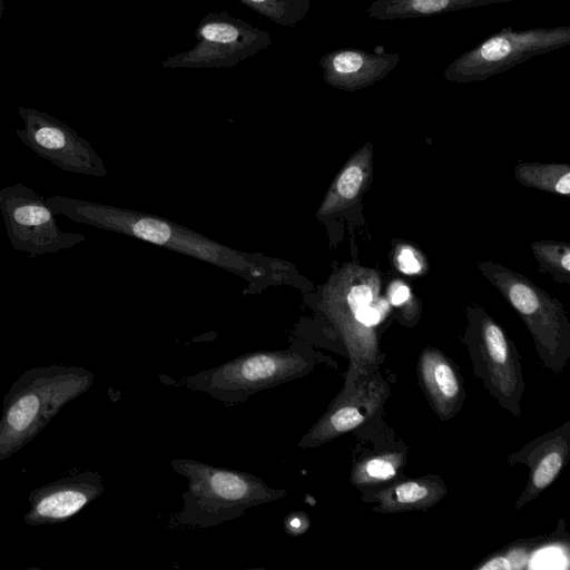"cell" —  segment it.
<instances>
[{
  "label": "cell",
  "mask_w": 570,
  "mask_h": 570,
  "mask_svg": "<svg viewBox=\"0 0 570 570\" xmlns=\"http://www.w3.org/2000/svg\"><path fill=\"white\" fill-rule=\"evenodd\" d=\"M46 202L55 215L153 243L250 281H282L289 269L277 259L238 252L158 216L59 195L48 197Z\"/></svg>",
  "instance_id": "obj_1"
},
{
  "label": "cell",
  "mask_w": 570,
  "mask_h": 570,
  "mask_svg": "<svg viewBox=\"0 0 570 570\" xmlns=\"http://www.w3.org/2000/svg\"><path fill=\"white\" fill-rule=\"evenodd\" d=\"M95 375L81 366L31 367L11 384L0 415V462L30 443L65 405L87 392Z\"/></svg>",
  "instance_id": "obj_2"
},
{
  "label": "cell",
  "mask_w": 570,
  "mask_h": 570,
  "mask_svg": "<svg viewBox=\"0 0 570 570\" xmlns=\"http://www.w3.org/2000/svg\"><path fill=\"white\" fill-rule=\"evenodd\" d=\"M174 471L188 482L176 523L212 528L242 517L246 510L277 501L287 494L247 472L215 466L193 459H175Z\"/></svg>",
  "instance_id": "obj_3"
},
{
  "label": "cell",
  "mask_w": 570,
  "mask_h": 570,
  "mask_svg": "<svg viewBox=\"0 0 570 570\" xmlns=\"http://www.w3.org/2000/svg\"><path fill=\"white\" fill-rule=\"evenodd\" d=\"M314 364V354L307 347L293 344L285 350L237 356L218 366L177 380L174 384L206 393L226 404H236L253 394L307 374Z\"/></svg>",
  "instance_id": "obj_4"
},
{
  "label": "cell",
  "mask_w": 570,
  "mask_h": 570,
  "mask_svg": "<svg viewBox=\"0 0 570 570\" xmlns=\"http://www.w3.org/2000/svg\"><path fill=\"white\" fill-rule=\"evenodd\" d=\"M570 45V27H504L450 62L443 76L456 83L482 81Z\"/></svg>",
  "instance_id": "obj_5"
},
{
  "label": "cell",
  "mask_w": 570,
  "mask_h": 570,
  "mask_svg": "<svg viewBox=\"0 0 570 570\" xmlns=\"http://www.w3.org/2000/svg\"><path fill=\"white\" fill-rule=\"evenodd\" d=\"M196 45L163 61L167 69L229 68L272 45V36L224 11L207 13L197 24Z\"/></svg>",
  "instance_id": "obj_6"
},
{
  "label": "cell",
  "mask_w": 570,
  "mask_h": 570,
  "mask_svg": "<svg viewBox=\"0 0 570 570\" xmlns=\"http://www.w3.org/2000/svg\"><path fill=\"white\" fill-rule=\"evenodd\" d=\"M0 212L11 246L32 257L71 248L86 237L63 232L46 198L22 183L0 189Z\"/></svg>",
  "instance_id": "obj_7"
},
{
  "label": "cell",
  "mask_w": 570,
  "mask_h": 570,
  "mask_svg": "<svg viewBox=\"0 0 570 570\" xmlns=\"http://www.w3.org/2000/svg\"><path fill=\"white\" fill-rule=\"evenodd\" d=\"M23 128L18 138L41 158L58 168L88 176L104 177L107 169L92 146L73 128L35 108L18 106Z\"/></svg>",
  "instance_id": "obj_8"
},
{
  "label": "cell",
  "mask_w": 570,
  "mask_h": 570,
  "mask_svg": "<svg viewBox=\"0 0 570 570\" xmlns=\"http://www.w3.org/2000/svg\"><path fill=\"white\" fill-rule=\"evenodd\" d=\"M98 472L70 474L32 490L28 495L27 525H53L67 522L104 492Z\"/></svg>",
  "instance_id": "obj_9"
},
{
  "label": "cell",
  "mask_w": 570,
  "mask_h": 570,
  "mask_svg": "<svg viewBox=\"0 0 570 570\" xmlns=\"http://www.w3.org/2000/svg\"><path fill=\"white\" fill-rule=\"evenodd\" d=\"M480 269L533 331L552 334L559 330L562 308L543 289L500 264L484 262L480 264Z\"/></svg>",
  "instance_id": "obj_10"
},
{
  "label": "cell",
  "mask_w": 570,
  "mask_h": 570,
  "mask_svg": "<svg viewBox=\"0 0 570 570\" xmlns=\"http://www.w3.org/2000/svg\"><path fill=\"white\" fill-rule=\"evenodd\" d=\"M400 58L396 52L342 48L326 52L318 63L325 83L335 89L356 91L383 80L395 69Z\"/></svg>",
  "instance_id": "obj_11"
},
{
  "label": "cell",
  "mask_w": 570,
  "mask_h": 570,
  "mask_svg": "<svg viewBox=\"0 0 570 570\" xmlns=\"http://www.w3.org/2000/svg\"><path fill=\"white\" fill-rule=\"evenodd\" d=\"M373 148L367 142L350 158L333 180L318 207L317 218L336 214L356 202L370 181Z\"/></svg>",
  "instance_id": "obj_12"
},
{
  "label": "cell",
  "mask_w": 570,
  "mask_h": 570,
  "mask_svg": "<svg viewBox=\"0 0 570 570\" xmlns=\"http://www.w3.org/2000/svg\"><path fill=\"white\" fill-rule=\"evenodd\" d=\"M514 1L523 0H374L366 9V14L384 21L401 20Z\"/></svg>",
  "instance_id": "obj_13"
},
{
  "label": "cell",
  "mask_w": 570,
  "mask_h": 570,
  "mask_svg": "<svg viewBox=\"0 0 570 570\" xmlns=\"http://www.w3.org/2000/svg\"><path fill=\"white\" fill-rule=\"evenodd\" d=\"M515 178L520 184L540 190L568 196L570 193V167L557 164H519Z\"/></svg>",
  "instance_id": "obj_14"
},
{
  "label": "cell",
  "mask_w": 570,
  "mask_h": 570,
  "mask_svg": "<svg viewBox=\"0 0 570 570\" xmlns=\"http://www.w3.org/2000/svg\"><path fill=\"white\" fill-rule=\"evenodd\" d=\"M264 18L292 28L307 16L312 0H237Z\"/></svg>",
  "instance_id": "obj_15"
},
{
  "label": "cell",
  "mask_w": 570,
  "mask_h": 570,
  "mask_svg": "<svg viewBox=\"0 0 570 570\" xmlns=\"http://www.w3.org/2000/svg\"><path fill=\"white\" fill-rule=\"evenodd\" d=\"M532 249L539 262L547 268L558 273L569 274L570 272V248L569 246L553 242H537Z\"/></svg>",
  "instance_id": "obj_16"
},
{
  "label": "cell",
  "mask_w": 570,
  "mask_h": 570,
  "mask_svg": "<svg viewBox=\"0 0 570 570\" xmlns=\"http://www.w3.org/2000/svg\"><path fill=\"white\" fill-rule=\"evenodd\" d=\"M431 387L442 397L451 400L459 392V384L453 370L449 364L436 361L430 365L429 374L425 373Z\"/></svg>",
  "instance_id": "obj_17"
},
{
  "label": "cell",
  "mask_w": 570,
  "mask_h": 570,
  "mask_svg": "<svg viewBox=\"0 0 570 570\" xmlns=\"http://www.w3.org/2000/svg\"><path fill=\"white\" fill-rule=\"evenodd\" d=\"M483 337L491 358L504 363L508 360V343L502 330L488 320L483 326Z\"/></svg>",
  "instance_id": "obj_18"
},
{
  "label": "cell",
  "mask_w": 570,
  "mask_h": 570,
  "mask_svg": "<svg viewBox=\"0 0 570 570\" xmlns=\"http://www.w3.org/2000/svg\"><path fill=\"white\" fill-rule=\"evenodd\" d=\"M562 466V456L558 452H551L546 455L533 473V484L538 489H543L552 482Z\"/></svg>",
  "instance_id": "obj_19"
},
{
  "label": "cell",
  "mask_w": 570,
  "mask_h": 570,
  "mask_svg": "<svg viewBox=\"0 0 570 570\" xmlns=\"http://www.w3.org/2000/svg\"><path fill=\"white\" fill-rule=\"evenodd\" d=\"M395 264L406 275L419 274L423 268V262L419 253L409 245H401L396 249Z\"/></svg>",
  "instance_id": "obj_20"
},
{
  "label": "cell",
  "mask_w": 570,
  "mask_h": 570,
  "mask_svg": "<svg viewBox=\"0 0 570 570\" xmlns=\"http://www.w3.org/2000/svg\"><path fill=\"white\" fill-rule=\"evenodd\" d=\"M428 494V489L417 482H405L395 488L396 501L404 504L419 502Z\"/></svg>",
  "instance_id": "obj_21"
},
{
  "label": "cell",
  "mask_w": 570,
  "mask_h": 570,
  "mask_svg": "<svg viewBox=\"0 0 570 570\" xmlns=\"http://www.w3.org/2000/svg\"><path fill=\"white\" fill-rule=\"evenodd\" d=\"M365 472L368 476L377 480H389L395 475V469L389 461L374 459L366 463Z\"/></svg>",
  "instance_id": "obj_22"
},
{
  "label": "cell",
  "mask_w": 570,
  "mask_h": 570,
  "mask_svg": "<svg viewBox=\"0 0 570 570\" xmlns=\"http://www.w3.org/2000/svg\"><path fill=\"white\" fill-rule=\"evenodd\" d=\"M348 311L352 312L357 323L365 326H374L381 321V312L372 303Z\"/></svg>",
  "instance_id": "obj_23"
},
{
  "label": "cell",
  "mask_w": 570,
  "mask_h": 570,
  "mask_svg": "<svg viewBox=\"0 0 570 570\" xmlns=\"http://www.w3.org/2000/svg\"><path fill=\"white\" fill-rule=\"evenodd\" d=\"M389 299L394 306H400L411 297L410 288L402 282H394L389 289Z\"/></svg>",
  "instance_id": "obj_24"
},
{
  "label": "cell",
  "mask_w": 570,
  "mask_h": 570,
  "mask_svg": "<svg viewBox=\"0 0 570 570\" xmlns=\"http://www.w3.org/2000/svg\"><path fill=\"white\" fill-rule=\"evenodd\" d=\"M512 566L507 558L498 557L490 561H488L481 569H490V570H501V569H511Z\"/></svg>",
  "instance_id": "obj_25"
},
{
  "label": "cell",
  "mask_w": 570,
  "mask_h": 570,
  "mask_svg": "<svg viewBox=\"0 0 570 570\" xmlns=\"http://www.w3.org/2000/svg\"><path fill=\"white\" fill-rule=\"evenodd\" d=\"M2 13H3V2H2V0H0V20H1Z\"/></svg>",
  "instance_id": "obj_26"
},
{
  "label": "cell",
  "mask_w": 570,
  "mask_h": 570,
  "mask_svg": "<svg viewBox=\"0 0 570 570\" xmlns=\"http://www.w3.org/2000/svg\"><path fill=\"white\" fill-rule=\"evenodd\" d=\"M0 202H1V196H0Z\"/></svg>",
  "instance_id": "obj_27"
},
{
  "label": "cell",
  "mask_w": 570,
  "mask_h": 570,
  "mask_svg": "<svg viewBox=\"0 0 570 570\" xmlns=\"http://www.w3.org/2000/svg\"><path fill=\"white\" fill-rule=\"evenodd\" d=\"M0 167H1V165H0Z\"/></svg>",
  "instance_id": "obj_28"
}]
</instances>
